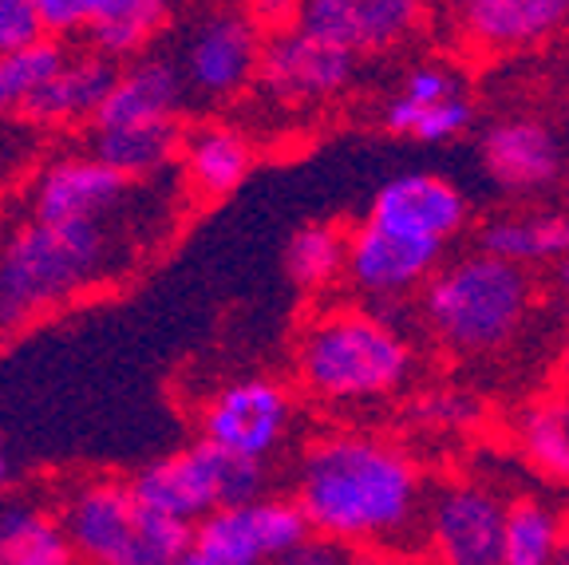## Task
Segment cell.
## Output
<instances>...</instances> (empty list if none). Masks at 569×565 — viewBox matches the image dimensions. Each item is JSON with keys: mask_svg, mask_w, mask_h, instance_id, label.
<instances>
[{"mask_svg": "<svg viewBox=\"0 0 569 565\" xmlns=\"http://www.w3.org/2000/svg\"><path fill=\"white\" fill-rule=\"evenodd\" d=\"M293 498L312 534L348 549L396 546L423 526L431 486L403 443L368 432H329L305 447Z\"/></svg>", "mask_w": 569, "mask_h": 565, "instance_id": "6da1fadb", "label": "cell"}, {"mask_svg": "<svg viewBox=\"0 0 569 565\" xmlns=\"http://www.w3.org/2000/svg\"><path fill=\"white\" fill-rule=\"evenodd\" d=\"M297 384L317 404L365 407L391 399L416 376V345L372 305H332L301 328L293 348Z\"/></svg>", "mask_w": 569, "mask_h": 565, "instance_id": "7a4b0ae2", "label": "cell"}, {"mask_svg": "<svg viewBox=\"0 0 569 565\" xmlns=\"http://www.w3.org/2000/svg\"><path fill=\"white\" fill-rule=\"evenodd\" d=\"M44 40L36 0H0V56Z\"/></svg>", "mask_w": 569, "mask_h": 565, "instance_id": "4dcf8cb0", "label": "cell"}, {"mask_svg": "<svg viewBox=\"0 0 569 565\" xmlns=\"http://www.w3.org/2000/svg\"><path fill=\"white\" fill-rule=\"evenodd\" d=\"M475 123L467 83L447 63H416L383 103V131L411 142H451Z\"/></svg>", "mask_w": 569, "mask_h": 565, "instance_id": "9a60e30c", "label": "cell"}, {"mask_svg": "<svg viewBox=\"0 0 569 565\" xmlns=\"http://www.w3.org/2000/svg\"><path fill=\"white\" fill-rule=\"evenodd\" d=\"M348 565H427L419 557H411L408 549H396V546H376V549H356L352 562Z\"/></svg>", "mask_w": 569, "mask_h": 565, "instance_id": "e575fe53", "label": "cell"}, {"mask_svg": "<svg viewBox=\"0 0 569 565\" xmlns=\"http://www.w3.org/2000/svg\"><path fill=\"white\" fill-rule=\"evenodd\" d=\"M60 514L83 565H178L194 546V526L142 503L131 483L80 486Z\"/></svg>", "mask_w": 569, "mask_h": 565, "instance_id": "5b68a950", "label": "cell"}, {"mask_svg": "<svg viewBox=\"0 0 569 565\" xmlns=\"http://www.w3.org/2000/svg\"><path fill=\"white\" fill-rule=\"evenodd\" d=\"M515 443L522 459L550 483L569 486V396H538L518 412Z\"/></svg>", "mask_w": 569, "mask_h": 565, "instance_id": "484cf974", "label": "cell"}, {"mask_svg": "<svg viewBox=\"0 0 569 565\" xmlns=\"http://www.w3.org/2000/svg\"><path fill=\"white\" fill-rule=\"evenodd\" d=\"M419 20V0H301L297 12V28L332 40L352 56H380L408 44Z\"/></svg>", "mask_w": 569, "mask_h": 565, "instance_id": "ac0fdd59", "label": "cell"}, {"mask_svg": "<svg viewBox=\"0 0 569 565\" xmlns=\"http://www.w3.org/2000/svg\"><path fill=\"white\" fill-rule=\"evenodd\" d=\"M9 483V455H4V443H0V490Z\"/></svg>", "mask_w": 569, "mask_h": 565, "instance_id": "f35d334b", "label": "cell"}, {"mask_svg": "<svg viewBox=\"0 0 569 565\" xmlns=\"http://www.w3.org/2000/svg\"><path fill=\"white\" fill-rule=\"evenodd\" d=\"M553 376H558V388L569 396V328H566V336H561L558 356H553Z\"/></svg>", "mask_w": 569, "mask_h": 565, "instance_id": "8d00e7d4", "label": "cell"}, {"mask_svg": "<svg viewBox=\"0 0 569 565\" xmlns=\"http://www.w3.org/2000/svg\"><path fill=\"white\" fill-rule=\"evenodd\" d=\"M249 167H253V147L230 123H206L182 142V170L190 190L202 198L233 195L246 182Z\"/></svg>", "mask_w": 569, "mask_h": 565, "instance_id": "cb8c5ba5", "label": "cell"}, {"mask_svg": "<svg viewBox=\"0 0 569 565\" xmlns=\"http://www.w3.org/2000/svg\"><path fill=\"white\" fill-rule=\"evenodd\" d=\"M479 167L502 195H546L566 170V150L538 116H507L482 131Z\"/></svg>", "mask_w": 569, "mask_h": 565, "instance_id": "2e32d148", "label": "cell"}, {"mask_svg": "<svg viewBox=\"0 0 569 565\" xmlns=\"http://www.w3.org/2000/svg\"><path fill=\"white\" fill-rule=\"evenodd\" d=\"M348 269V234L332 221H309L284 246V274L297 289L320 293Z\"/></svg>", "mask_w": 569, "mask_h": 565, "instance_id": "f1b7e54d", "label": "cell"}, {"mask_svg": "<svg viewBox=\"0 0 569 565\" xmlns=\"http://www.w3.org/2000/svg\"><path fill=\"white\" fill-rule=\"evenodd\" d=\"M530 274L471 249L451 257L419 293V325L443 353L482 360L515 345L533 317Z\"/></svg>", "mask_w": 569, "mask_h": 565, "instance_id": "277c9868", "label": "cell"}, {"mask_svg": "<svg viewBox=\"0 0 569 565\" xmlns=\"http://www.w3.org/2000/svg\"><path fill=\"white\" fill-rule=\"evenodd\" d=\"M550 281H553V293H558L561 300H569V254L550 269Z\"/></svg>", "mask_w": 569, "mask_h": 565, "instance_id": "74e56055", "label": "cell"}, {"mask_svg": "<svg viewBox=\"0 0 569 565\" xmlns=\"http://www.w3.org/2000/svg\"><path fill=\"white\" fill-rule=\"evenodd\" d=\"M36 9L52 40L88 36L91 52L131 60L167 24L170 0H36Z\"/></svg>", "mask_w": 569, "mask_h": 565, "instance_id": "5bb4252c", "label": "cell"}, {"mask_svg": "<svg viewBox=\"0 0 569 565\" xmlns=\"http://www.w3.org/2000/svg\"><path fill=\"white\" fill-rule=\"evenodd\" d=\"M261 48H266L261 28L246 12H210L198 20L182 48V80L210 103L233 99L249 88V80H258Z\"/></svg>", "mask_w": 569, "mask_h": 565, "instance_id": "4fadbf2b", "label": "cell"}, {"mask_svg": "<svg viewBox=\"0 0 569 565\" xmlns=\"http://www.w3.org/2000/svg\"><path fill=\"white\" fill-rule=\"evenodd\" d=\"M479 249L518 269L558 266L569 254V214L566 210H515L498 214L479 230Z\"/></svg>", "mask_w": 569, "mask_h": 565, "instance_id": "7402d4cb", "label": "cell"}, {"mask_svg": "<svg viewBox=\"0 0 569 565\" xmlns=\"http://www.w3.org/2000/svg\"><path fill=\"white\" fill-rule=\"evenodd\" d=\"M566 522L542 498H515L507 506V542L502 565H561L566 557Z\"/></svg>", "mask_w": 569, "mask_h": 565, "instance_id": "4316f807", "label": "cell"}, {"mask_svg": "<svg viewBox=\"0 0 569 565\" xmlns=\"http://www.w3.org/2000/svg\"><path fill=\"white\" fill-rule=\"evenodd\" d=\"M182 123L162 119V123H127V127H96L91 131V155L119 170L123 178H151L182 159Z\"/></svg>", "mask_w": 569, "mask_h": 565, "instance_id": "d4e9b609", "label": "cell"}, {"mask_svg": "<svg viewBox=\"0 0 569 565\" xmlns=\"http://www.w3.org/2000/svg\"><path fill=\"white\" fill-rule=\"evenodd\" d=\"M365 218L400 238L447 249L467 230L471 202L451 178L436 175V170H403L376 190Z\"/></svg>", "mask_w": 569, "mask_h": 565, "instance_id": "8fae6325", "label": "cell"}, {"mask_svg": "<svg viewBox=\"0 0 569 565\" xmlns=\"http://www.w3.org/2000/svg\"><path fill=\"white\" fill-rule=\"evenodd\" d=\"M0 565H4V557H0Z\"/></svg>", "mask_w": 569, "mask_h": 565, "instance_id": "60d3db41", "label": "cell"}, {"mask_svg": "<svg viewBox=\"0 0 569 565\" xmlns=\"http://www.w3.org/2000/svg\"><path fill=\"white\" fill-rule=\"evenodd\" d=\"M131 486L139 490L142 503H151L159 514L198 526L226 506L253 503L266 495L269 470L266 463L241 459V455H230L202 439L142 467Z\"/></svg>", "mask_w": 569, "mask_h": 565, "instance_id": "8992f818", "label": "cell"}, {"mask_svg": "<svg viewBox=\"0 0 569 565\" xmlns=\"http://www.w3.org/2000/svg\"><path fill=\"white\" fill-rule=\"evenodd\" d=\"M356 549H348L345 542L325 538V534H309L297 549L281 557L277 565H348Z\"/></svg>", "mask_w": 569, "mask_h": 565, "instance_id": "d6a6232c", "label": "cell"}, {"mask_svg": "<svg viewBox=\"0 0 569 565\" xmlns=\"http://www.w3.org/2000/svg\"><path fill=\"white\" fill-rule=\"evenodd\" d=\"M131 178L96 155H60L32 178V218L44 221H107L123 206Z\"/></svg>", "mask_w": 569, "mask_h": 565, "instance_id": "d6986e66", "label": "cell"}, {"mask_svg": "<svg viewBox=\"0 0 569 565\" xmlns=\"http://www.w3.org/2000/svg\"><path fill=\"white\" fill-rule=\"evenodd\" d=\"M116 269L119 241L107 221H24L0 246V333L60 309Z\"/></svg>", "mask_w": 569, "mask_h": 565, "instance_id": "3957f363", "label": "cell"}, {"mask_svg": "<svg viewBox=\"0 0 569 565\" xmlns=\"http://www.w3.org/2000/svg\"><path fill=\"white\" fill-rule=\"evenodd\" d=\"M507 506L479 478H447L436 486L419 526L427 565H502Z\"/></svg>", "mask_w": 569, "mask_h": 565, "instance_id": "52a82bcc", "label": "cell"}, {"mask_svg": "<svg viewBox=\"0 0 569 565\" xmlns=\"http://www.w3.org/2000/svg\"><path fill=\"white\" fill-rule=\"evenodd\" d=\"M178 565H246V562H233V557L210 554V549H202V546H190L187 554L178 557Z\"/></svg>", "mask_w": 569, "mask_h": 565, "instance_id": "d590c367", "label": "cell"}, {"mask_svg": "<svg viewBox=\"0 0 569 565\" xmlns=\"http://www.w3.org/2000/svg\"><path fill=\"white\" fill-rule=\"evenodd\" d=\"M119 68L99 52L68 56L60 71L44 83V91L32 99L24 123L32 127H80L96 123L107 96L116 88Z\"/></svg>", "mask_w": 569, "mask_h": 565, "instance_id": "ffe728a7", "label": "cell"}, {"mask_svg": "<svg viewBox=\"0 0 569 565\" xmlns=\"http://www.w3.org/2000/svg\"><path fill=\"white\" fill-rule=\"evenodd\" d=\"M419 4H427V0H419Z\"/></svg>", "mask_w": 569, "mask_h": 565, "instance_id": "ab89813d", "label": "cell"}, {"mask_svg": "<svg viewBox=\"0 0 569 565\" xmlns=\"http://www.w3.org/2000/svg\"><path fill=\"white\" fill-rule=\"evenodd\" d=\"M297 12H301V0H246V17L269 36L297 28Z\"/></svg>", "mask_w": 569, "mask_h": 565, "instance_id": "836d02e7", "label": "cell"}, {"mask_svg": "<svg viewBox=\"0 0 569 565\" xmlns=\"http://www.w3.org/2000/svg\"><path fill=\"white\" fill-rule=\"evenodd\" d=\"M198 424H202L206 443L241 459L266 463L293 439L297 399L284 384L249 376V380H233L213 391L202 404Z\"/></svg>", "mask_w": 569, "mask_h": 565, "instance_id": "ba28073f", "label": "cell"}, {"mask_svg": "<svg viewBox=\"0 0 569 565\" xmlns=\"http://www.w3.org/2000/svg\"><path fill=\"white\" fill-rule=\"evenodd\" d=\"M187 96L182 68L167 60H134L119 68V80L107 96L103 111L91 127H127V123H162L178 119Z\"/></svg>", "mask_w": 569, "mask_h": 565, "instance_id": "44dd1931", "label": "cell"}, {"mask_svg": "<svg viewBox=\"0 0 569 565\" xmlns=\"http://www.w3.org/2000/svg\"><path fill=\"white\" fill-rule=\"evenodd\" d=\"M63 63H68L63 40H52V36L0 56V123L24 119L32 99L44 91V83L52 80Z\"/></svg>", "mask_w": 569, "mask_h": 565, "instance_id": "83f0119b", "label": "cell"}, {"mask_svg": "<svg viewBox=\"0 0 569 565\" xmlns=\"http://www.w3.org/2000/svg\"><path fill=\"white\" fill-rule=\"evenodd\" d=\"M36 127L17 119V123H0V190L32 162L36 150Z\"/></svg>", "mask_w": 569, "mask_h": 565, "instance_id": "1f68e13d", "label": "cell"}, {"mask_svg": "<svg viewBox=\"0 0 569 565\" xmlns=\"http://www.w3.org/2000/svg\"><path fill=\"white\" fill-rule=\"evenodd\" d=\"M459 40L479 56H518L569 28V0H451Z\"/></svg>", "mask_w": 569, "mask_h": 565, "instance_id": "e0dca14e", "label": "cell"}, {"mask_svg": "<svg viewBox=\"0 0 569 565\" xmlns=\"http://www.w3.org/2000/svg\"><path fill=\"white\" fill-rule=\"evenodd\" d=\"M360 56L320 40L305 28L273 32L261 48L258 88L281 107H317L345 96L356 83Z\"/></svg>", "mask_w": 569, "mask_h": 565, "instance_id": "9c48e42d", "label": "cell"}, {"mask_svg": "<svg viewBox=\"0 0 569 565\" xmlns=\"http://www.w3.org/2000/svg\"><path fill=\"white\" fill-rule=\"evenodd\" d=\"M0 557L4 565H76L63 514L32 498H0Z\"/></svg>", "mask_w": 569, "mask_h": 565, "instance_id": "603a6c76", "label": "cell"}, {"mask_svg": "<svg viewBox=\"0 0 569 565\" xmlns=\"http://www.w3.org/2000/svg\"><path fill=\"white\" fill-rule=\"evenodd\" d=\"M411 424H419L423 432H467L479 424L482 404L471 391L459 388H431L423 396H416L408 404Z\"/></svg>", "mask_w": 569, "mask_h": 565, "instance_id": "f546056e", "label": "cell"}, {"mask_svg": "<svg viewBox=\"0 0 569 565\" xmlns=\"http://www.w3.org/2000/svg\"><path fill=\"white\" fill-rule=\"evenodd\" d=\"M443 254L447 249L400 238V234L383 230V226L365 218L356 230H348L345 277L372 309H388V305L419 297L423 285L443 266Z\"/></svg>", "mask_w": 569, "mask_h": 565, "instance_id": "30bf717a", "label": "cell"}, {"mask_svg": "<svg viewBox=\"0 0 569 565\" xmlns=\"http://www.w3.org/2000/svg\"><path fill=\"white\" fill-rule=\"evenodd\" d=\"M309 534V518L301 514L297 498L261 495L253 503L226 506V511L198 522L194 546L246 565H277L289 549L301 546Z\"/></svg>", "mask_w": 569, "mask_h": 565, "instance_id": "7c38bea8", "label": "cell"}]
</instances>
